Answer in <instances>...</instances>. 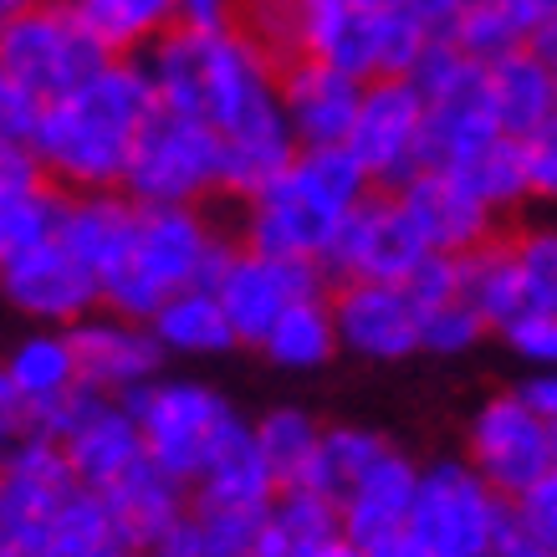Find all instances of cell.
<instances>
[{
    "label": "cell",
    "mask_w": 557,
    "mask_h": 557,
    "mask_svg": "<svg viewBox=\"0 0 557 557\" xmlns=\"http://www.w3.org/2000/svg\"><path fill=\"white\" fill-rule=\"evenodd\" d=\"M159 92L144 62H108L77 92L41 108L32 149L51 185L83 195V189H123L128 159L138 149L144 123L153 119Z\"/></svg>",
    "instance_id": "cell-1"
},
{
    "label": "cell",
    "mask_w": 557,
    "mask_h": 557,
    "mask_svg": "<svg viewBox=\"0 0 557 557\" xmlns=\"http://www.w3.org/2000/svg\"><path fill=\"white\" fill-rule=\"evenodd\" d=\"M373 189L379 185L348 149H297L287 170L240 205V246L322 267L348 215Z\"/></svg>",
    "instance_id": "cell-2"
},
{
    "label": "cell",
    "mask_w": 557,
    "mask_h": 557,
    "mask_svg": "<svg viewBox=\"0 0 557 557\" xmlns=\"http://www.w3.org/2000/svg\"><path fill=\"white\" fill-rule=\"evenodd\" d=\"M236 240L205 215V205H138L134 246L102 276V307L149 322L159 307L195 287H215Z\"/></svg>",
    "instance_id": "cell-3"
},
{
    "label": "cell",
    "mask_w": 557,
    "mask_h": 557,
    "mask_svg": "<svg viewBox=\"0 0 557 557\" xmlns=\"http://www.w3.org/2000/svg\"><path fill=\"white\" fill-rule=\"evenodd\" d=\"M128 405L138 414L149 460L189 491L200 486V475L251 430V420L205 379H170L164 373L149 388H138Z\"/></svg>",
    "instance_id": "cell-4"
},
{
    "label": "cell",
    "mask_w": 557,
    "mask_h": 557,
    "mask_svg": "<svg viewBox=\"0 0 557 557\" xmlns=\"http://www.w3.org/2000/svg\"><path fill=\"white\" fill-rule=\"evenodd\" d=\"M430 41H435V36L424 32L405 5L363 11L354 0H307L302 57L327 62V67L358 77V83L409 77Z\"/></svg>",
    "instance_id": "cell-5"
},
{
    "label": "cell",
    "mask_w": 557,
    "mask_h": 557,
    "mask_svg": "<svg viewBox=\"0 0 557 557\" xmlns=\"http://www.w3.org/2000/svg\"><path fill=\"white\" fill-rule=\"evenodd\" d=\"M511 502L466 456H435L420 466V491L405 537L424 557H491Z\"/></svg>",
    "instance_id": "cell-6"
},
{
    "label": "cell",
    "mask_w": 557,
    "mask_h": 557,
    "mask_svg": "<svg viewBox=\"0 0 557 557\" xmlns=\"http://www.w3.org/2000/svg\"><path fill=\"white\" fill-rule=\"evenodd\" d=\"M225 180V144L205 119L153 108L123 174V195L138 205H205Z\"/></svg>",
    "instance_id": "cell-7"
},
{
    "label": "cell",
    "mask_w": 557,
    "mask_h": 557,
    "mask_svg": "<svg viewBox=\"0 0 557 557\" xmlns=\"http://www.w3.org/2000/svg\"><path fill=\"white\" fill-rule=\"evenodd\" d=\"M113 62L108 51L83 32L72 5H32L0 32V67L11 72L41 108L67 98L77 87Z\"/></svg>",
    "instance_id": "cell-8"
},
{
    "label": "cell",
    "mask_w": 557,
    "mask_h": 557,
    "mask_svg": "<svg viewBox=\"0 0 557 557\" xmlns=\"http://www.w3.org/2000/svg\"><path fill=\"white\" fill-rule=\"evenodd\" d=\"M460 456L471 460L507 502H522L527 491L542 486L557 471V435L517 388H502V394H486L471 409Z\"/></svg>",
    "instance_id": "cell-9"
},
{
    "label": "cell",
    "mask_w": 557,
    "mask_h": 557,
    "mask_svg": "<svg viewBox=\"0 0 557 557\" xmlns=\"http://www.w3.org/2000/svg\"><path fill=\"white\" fill-rule=\"evenodd\" d=\"M41 435L62 445L77 486L87 491H108L113 481H123L134 466L149 460L134 405L113 399V394H98V388H77L72 399L47 409L41 414Z\"/></svg>",
    "instance_id": "cell-10"
},
{
    "label": "cell",
    "mask_w": 557,
    "mask_h": 557,
    "mask_svg": "<svg viewBox=\"0 0 557 557\" xmlns=\"http://www.w3.org/2000/svg\"><path fill=\"white\" fill-rule=\"evenodd\" d=\"M322 292H333L322 267L287 261V256H267V251H256V246H240V240L215 276V297L225 307L231 327H236L240 348H261L267 333L287 318L292 307L307 302V297H322Z\"/></svg>",
    "instance_id": "cell-11"
},
{
    "label": "cell",
    "mask_w": 557,
    "mask_h": 557,
    "mask_svg": "<svg viewBox=\"0 0 557 557\" xmlns=\"http://www.w3.org/2000/svg\"><path fill=\"white\" fill-rule=\"evenodd\" d=\"M424 134H430V113H424L420 87L409 77H379L363 87V108H358L348 153L369 170L379 189H405L414 174H424Z\"/></svg>",
    "instance_id": "cell-12"
},
{
    "label": "cell",
    "mask_w": 557,
    "mask_h": 557,
    "mask_svg": "<svg viewBox=\"0 0 557 557\" xmlns=\"http://www.w3.org/2000/svg\"><path fill=\"white\" fill-rule=\"evenodd\" d=\"M424 256L435 251L424 246L405 200L394 189H373L338 231L322 271H327V282H399L405 287L409 276L424 267Z\"/></svg>",
    "instance_id": "cell-13"
},
{
    "label": "cell",
    "mask_w": 557,
    "mask_h": 557,
    "mask_svg": "<svg viewBox=\"0 0 557 557\" xmlns=\"http://www.w3.org/2000/svg\"><path fill=\"white\" fill-rule=\"evenodd\" d=\"M0 302L32 327H77L102 307V282L62 240H47L0 261Z\"/></svg>",
    "instance_id": "cell-14"
},
{
    "label": "cell",
    "mask_w": 557,
    "mask_h": 557,
    "mask_svg": "<svg viewBox=\"0 0 557 557\" xmlns=\"http://www.w3.org/2000/svg\"><path fill=\"white\" fill-rule=\"evenodd\" d=\"M333 322L343 354L363 363H405L420 354V302L399 282H333Z\"/></svg>",
    "instance_id": "cell-15"
},
{
    "label": "cell",
    "mask_w": 557,
    "mask_h": 557,
    "mask_svg": "<svg viewBox=\"0 0 557 557\" xmlns=\"http://www.w3.org/2000/svg\"><path fill=\"white\" fill-rule=\"evenodd\" d=\"M77 343V363H83V388L113 394V399H134L138 388H149L153 379H164V348L153 338L149 322L123 318L98 307L92 318L72 327Z\"/></svg>",
    "instance_id": "cell-16"
},
{
    "label": "cell",
    "mask_w": 557,
    "mask_h": 557,
    "mask_svg": "<svg viewBox=\"0 0 557 557\" xmlns=\"http://www.w3.org/2000/svg\"><path fill=\"white\" fill-rule=\"evenodd\" d=\"M420 466L409 450L388 445L354 486L343 491L338 522L343 542H354L358 553H379L388 542H399L409 532V511H414V491H420Z\"/></svg>",
    "instance_id": "cell-17"
},
{
    "label": "cell",
    "mask_w": 557,
    "mask_h": 557,
    "mask_svg": "<svg viewBox=\"0 0 557 557\" xmlns=\"http://www.w3.org/2000/svg\"><path fill=\"white\" fill-rule=\"evenodd\" d=\"M363 87L369 83L327 62H312V57L282 67V113L292 123L297 149H348L358 108H363Z\"/></svg>",
    "instance_id": "cell-18"
},
{
    "label": "cell",
    "mask_w": 557,
    "mask_h": 557,
    "mask_svg": "<svg viewBox=\"0 0 557 557\" xmlns=\"http://www.w3.org/2000/svg\"><path fill=\"white\" fill-rule=\"evenodd\" d=\"M394 195L405 200L409 220L420 225L424 246L435 256H471L475 246L496 240V215L460 185L456 174L424 170V174H414L405 189H394Z\"/></svg>",
    "instance_id": "cell-19"
},
{
    "label": "cell",
    "mask_w": 557,
    "mask_h": 557,
    "mask_svg": "<svg viewBox=\"0 0 557 557\" xmlns=\"http://www.w3.org/2000/svg\"><path fill=\"white\" fill-rule=\"evenodd\" d=\"M134 231H138V200H128L123 189H83V195H67V200H62L57 240H62L98 282L108 271L123 267V256L134 246Z\"/></svg>",
    "instance_id": "cell-20"
},
{
    "label": "cell",
    "mask_w": 557,
    "mask_h": 557,
    "mask_svg": "<svg viewBox=\"0 0 557 557\" xmlns=\"http://www.w3.org/2000/svg\"><path fill=\"white\" fill-rule=\"evenodd\" d=\"M98 496L134 553H149L174 522L189 517V486H180V481H174L170 471H159L153 460L134 466L123 481H113V486L98 491Z\"/></svg>",
    "instance_id": "cell-21"
},
{
    "label": "cell",
    "mask_w": 557,
    "mask_h": 557,
    "mask_svg": "<svg viewBox=\"0 0 557 557\" xmlns=\"http://www.w3.org/2000/svg\"><path fill=\"white\" fill-rule=\"evenodd\" d=\"M0 369L5 379L21 388V399L47 414L62 399H72L83 388V363H77V343H72V327H26L5 354H0Z\"/></svg>",
    "instance_id": "cell-22"
},
{
    "label": "cell",
    "mask_w": 557,
    "mask_h": 557,
    "mask_svg": "<svg viewBox=\"0 0 557 557\" xmlns=\"http://www.w3.org/2000/svg\"><path fill=\"white\" fill-rule=\"evenodd\" d=\"M83 32L119 62H144L170 32H180L174 0H72Z\"/></svg>",
    "instance_id": "cell-23"
},
{
    "label": "cell",
    "mask_w": 557,
    "mask_h": 557,
    "mask_svg": "<svg viewBox=\"0 0 557 557\" xmlns=\"http://www.w3.org/2000/svg\"><path fill=\"white\" fill-rule=\"evenodd\" d=\"M491 77V113L507 138H532L557 123V72H547L532 51H517L507 62L486 67Z\"/></svg>",
    "instance_id": "cell-24"
},
{
    "label": "cell",
    "mask_w": 557,
    "mask_h": 557,
    "mask_svg": "<svg viewBox=\"0 0 557 557\" xmlns=\"http://www.w3.org/2000/svg\"><path fill=\"white\" fill-rule=\"evenodd\" d=\"M149 327L170 358H220V354H231V348H240L215 287H195V292L170 297L149 318Z\"/></svg>",
    "instance_id": "cell-25"
},
{
    "label": "cell",
    "mask_w": 557,
    "mask_h": 557,
    "mask_svg": "<svg viewBox=\"0 0 557 557\" xmlns=\"http://www.w3.org/2000/svg\"><path fill=\"white\" fill-rule=\"evenodd\" d=\"M256 354L267 358L271 369H282V373H318V369H327V363L343 354L338 322H333V297L322 292V297L297 302L287 318L271 327L267 343H261Z\"/></svg>",
    "instance_id": "cell-26"
},
{
    "label": "cell",
    "mask_w": 557,
    "mask_h": 557,
    "mask_svg": "<svg viewBox=\"0 0 557 557\" xmlns=\"http://www.w3.org/2000/svg\"><path fill=\"white\" fill-rule=\"evenodd\" d=\"M282 496V481L256 450L251 430L225 450V456L200 475V486L189 491V507H225V511H271Z\"/></svg>",
    "instance_id": "cell-27"
},
{
    "label": "cell",
    "mask_w": 557,
    "mask_h": 557,
    "mask_svg": "<svg viewBox=\"0 0 557 557\" xmlns=\"http://www.w3.org/2000/svg\"><path fill=\"white\" fill-rule=\"evenodd\" d=\"M460 297L491 322V333H502L517 312H527L522 271L511 256V236H496L486 246H475L471 256H460Z\"/></svg>",
    "instance_id": "cell-28"
},
{
    "label": "cell",
    "mask_w": 557,
    "mask_h": 557,
    "mask_svg": "<svg viewBox=\"0 0 557 557\" xmlns=\"http://www.w3.org/2000/svg\"><path fill=\"white\" fill-rule=\"evenodd\" d=\"M322 430H327V424H322L312 409H302V405H271V409H261V414L251 420L256 450H261V460L271 466V475L282 481V491L302 486L307 481L312 460H318Z\"/></svg>",
    "instance_id": "cell-29"
},
{
    "label": "cell",
    "mask_w": 557,
    "mask_h": 557,
    "mask_svg": "<svg viewBox=\"0 0 557 557\" xmlns=\"http://www.w3.org/2000/svg\"><path fill=\"white\" fill-rule=\"evenodd\" d=\"M134 553L128 542H123V532L113 527V517H108V507H102L98 491L77 486L67 496V507L51 517L47 537H41V547H36V557H123Z\"/></svg>",
    "instance_id": "cell-30"
},
{
    "label": "cell",
    "mask_w": 557,
    "mask_h": 557,
    "mask_svg": "<svg viewBox=\"0 0 557 557\" xmlns=\"http://www.w3.org/2000/svg\"><path fill=\"white\" fill-rule=\"evenodd\" d=\"M445 174H456L460 185L471 189L475 200L486 205L496 220L511 215V210H522V205L532 200V185H527L522 138H507V134L491 138L481 153H471L466 164H456V170H445Z\"/></svg>",
    "instance_id": "cell-31"
},
{
    "label": "cell",
    "mask_w": 557,
    "mask_h": 557,
    "mask_svg": "<svg viewBox=\"0 0 557 557\" xmlns=\"http://www.w3.org/2000/svg\"><path fill=\"white\" fill-rule=\"evenodd\" d=\"M388 445H394V440L369 430V424H327V430H322V445H318V460H312V471H307L302 486L343 502V491L354 486Z\"/></svg>",
    "instance_id": "cell-32"
},
{
    "label": "cell",
    "mask_w": 557,
    "mask_h": 557,
    "mask_svg": "<svg viewBox=\"0 0 557 557\" xmlns=\"http://www.w3.org/2000/svg\"><path fill=\"white\" fill-rule=\"evenodd\" d=\"M267 532L292 542V547H327V542L343 537L338 502L322 496V491H312V486H287L276 496V507H271Z\"/></svg>",
    "instance_id": "cell-33"
},
{
    "label": "cell",
    "mask_w": 557,
    "mask_h": 557,
    "mask_svg": "<svg viewBox=\"0 0 557 557\" xmlns=\"http://www.w3.org/2000/svg\"><path fill=\"white\" fill-rule=\"evenodd\" d=\"M267 51L276 67L302 62V32H307V0H240V26Z\"/></svg>",
    "instance_id": "cell-34"
},
{
    "label": "cell",
    "mask_w": 557,
    "mask_h": 557,
    "mask_svg": "<svg viewBox=\"0 0 557 557\" xmlns=\"http://www.w3.org/2000/svg\"><path fill=\"white\" fill-rule=\"evenodd\" d=\"M511 256H517V271H522L527 307L557 312V220L517 231L511 236Z\"/></svg>",
    "instance_id": "cell-35"
},
{
    "label": "cell",
    "mask_w": 557,
    "mask_h": 557,
    "mask_svg": "<svg viewBox=\"0 0 557 557\" xmlns=\"http://www.w3.org/2000/svg\"><path fill=\"white\" fill-rule=\"evenodd\" d=\"M491 333V322L475 312L466 297L456 302H440V307H424V322H420V354H435V358H466L481 348V338Z\"/></svg>",
    "instance_id": "cell-36"
},
{
    "label": "cell",
    "mask_w": 557,
    "mask_h": 557,
    "mask_svg": "<svg viewBox=\"0 0 557 557\" xmlns=\"http://www.w3.org/2000/svg\"><path fill=\"white\" fill-rule=\"evenodd\" d=\"M450 41H456L471 62H481V67H496V62H507V57L527 51V36L517 32L491 0H475L471 11L460 16V26L450 32Z\"/></svg>",
    "instance_id": "cell-37"
},
{
    "label": "cell",
    "mask_w": 557,
    "mask_h": 557,
    "mask_svg": "<svg viewBox=\"0 0 557 557\" xmlns=\"http://www.w3.org/2000/svg\"><path fill=\"white\" fill-rule=\"evenodd\" d=\"M200 542L210 557H256L261 537H267L271 511H225V507H189Z\"/></svg>",
    "instance_id": "cell-38"
},
{
    "label": "cell",
    "mask_w": 557,
    "mask_h": 557,
    "mask_svg": "<svg viewBox=\"0 0 557 557\" xmlns=\"http://www.w3.org/2000/svg\"><path fill=\"white\" fill-rule=\"evenodd\" d=\"M502 343L511 348V358H522L532 373H553L557 369V312L527 307L502 327Z\"/></svg>",
    "instance_id": "cell-39"
},
{
    "label": "cell",
    "mask_w": 557,
    "mask_h": 557,
    "mask_svg": "<svg viewBox=\"0 0 557 557\" xmlns=\"http://www.w3.org/2000/svg\"><path fill=\"white\" fill-rule=\"evenodd\" d=\"M41 189H51V174L41 170L32 144L26 138H0V215L26 205Z\"/></svg>",
    "instance_id": "cell-40"
},
{
    "label": "cell",
    "mask_w": 557,
    "mask_h": 557,
    "mask_svg": "<svg viewBox=\"0 0 557 557\" xmlns=\"http://www.w3.org/2000/svg\"><path fill=\"white\" fill-rule=\"evenodd\" d=\"M36 435H41V414L21 399V388L5 379V369H0V466L11 456H21Z\"/></svg>",
    "instance_id": "cell-41"
},
{
    "label": "cell",
    "mask_w": 557,
    "mask_h": 557,
    "mask_svg": "<svg viewBox=\"0 0 557 557\" xmlns=\"http://www.w3.org/2000/svg\"><path fill=\"white\" fill-rule=\"evenodd\" d=\"M409 297L424 307H440V302H456L460 297V256H424V267L414 271L405 282Z\"/></svg>",
    "instance_id": "cell-42"
},
{
    "label": "cell",
    "mask_w": 557,
    "mask_h": 557,
    "mask_svg": "<svg viewBox=\"0 0 557 557\" xmlns=\"http://www.w3.org/2000/svg\"><path fill=\"white\" fill-rule=\"evenodd\" d=\"M522 153H527V185H532V200L557 205V123H547L542 134L527 138Z\"/></svg>",
    "instance_id": "cell-43"
},
{
    "label": "cell",
    "mask_w": 557,
    "mask_h": 557,
    "mask_svg": "<svg viewBox=\"0 0 557 557\" xmlns=\"http://www.w3.org/2000/svg\"><path fill=\"white\" fill-rule=\"evenodd\" d=\"M36 119H41V102L0 67V138H26V144H32Z\"/></svg>",
    "instance_id": "cell-44"
},
{
    "label": "cell",
    "mask_w": 557,
    "mask_h": 557,
    "mask_svg": "<svg viewBox=\"0 0 557 557\" xmlns=\"http://www.w3.org/2000/svg\"><path fill=\"white\" fill-rule=\"evenodd\" d=\"M180 32H236L240 26V0H174Z\"/></svg>",
    "instance_id": "cell-45"
},
{
    "label": "cell",
    "mask_w": 557,
    "mask_h": 557,
    "mask_svg": "<svg viewBox=\"0 0 557 557\" xmlns=\"http://www.w3.org/2000/svg\"><path fill=\"white\" fill-rule=\"evenodd\" d=\"M41 537H47V527L32 522V517L0 491V557H36Z\"/></svg>",
    "instance_id": "cell-46"
},
{
    "label": "cell",
    "mask_w": 557,
    "mask_h": 557,
    "mask_svg": "<svg viewBox=\"0 0 557 557\" xmlns=\"http://www.w3.org/2000/svg\"><path fill=\"white\" fill-rule=\"evenodd\" d=\"M491 557H557V547L542 537L537 527H532L522 511H517V502H511L507 522H502V532H496V547H491Z\"/></svg>",
    "instance_id": "cell-47"
},
{
    "label": "cell",
    "mask_w": 557,
    "mask_h": 557,
    "mask_svg": "<svg viewBox=\"0 0 557 557\" xmlns=\"http://www.w3.org/2000/svg\"><path fill=\"white\" fill-rule=\"evenodd\" d=\"M399 5H405L409 16L420 21L430 36H450L460 26V16L471 11L475 0H399Z\"/></svg>",
    "instance_id": "cell-48"
},
{
    "label": "cell",
    "mask_w": 557,
    "mask_h": 557,
    "mask_svg": "<svg viewBox=\"0 0 557 557\" xmlns=\"http://www.w3.org/2000/svg\"><path fill=\"white\" fill-rule=\"evenodd\" d=\"M517 511H522L527 522L537 527L542 537H547V542H553V547H557V471L547 475L542 486H532V491H527L522 502H517Z\"/></svg>",
    "instance_id": "cell-49"
},
{
    "label": "cell",
    "mask_w": 557,
    "mask_h": 557,
    "mask_svg": "<svg viewBox=\"0 0 557 557\" xmlns=\"http://www.w3.org/2000/svg\"><path fill=\"white\" fill-rule=\"evenodd\" d=\"M491 5H496V11H502V16H507L527 41H532L537 26H547V21L557 16V0H491Z\"/></svg>",
    "instance_id": "cell-50"
},
{
    "label": "cell",
    "mask_w": 557,
    "mask_h": 557,
    "mask_svg": "<svg viewBox=\"0 0 557 557\" xmlns=\"http://www.w3.org/2000/svg\"><path fill=\"white\" fill-rule=\"evenodd\" d=\"M517 394H522L527 405L542 414V424L557 435V369L553 373H527L522 384H517Z\"/></svg>",
    "instance_id": "cell-51"
},
{
    "label": "cell",
    "mask_w": 557,
    "mask_h": 557,
    "mask_svg": "<svg viewBox=\"0 0 557 557\" xmlns=\"http://www.w3.org/2000/svg\"><path fill=\"white\" fill-rule=\"evenodd\" d=\"M144 557H210L200 542V527H195V517H185V522H174L164 537L153 542Z\"/></svg>",
    "instance_id": "cell-52"
},
{
    "label": "cell",
    "mask_w": 557,
    "mask_h": 557,
    "mask_svg": "<svg viewBox=\"0 0 557 557\" xmlns=\"http://www.w3.org/2000/svg\"><path fill=\"white\" fill-rule=\"evenodd\" d=\"M527 51H532V57H537V62H542L547 72H557V16L547 21V26H537V32H532Z\"/></svg>",
    "instance_id": "cell-53"
},
{
    "label": "cell",
    "mask_w": 557,
    "mask_h": 557,
    "mask_svg": "<svg viewBox=\"0 0 557 557\" xmlns=\"http://www.w3.org/2000/svg\"><path fill=\"white\" fill-rule=\"evenodd\" d=\"M333 547V542H327ZM256 557H322V547H292V542H282V537H261V547H256Z\"/></svg>",
    "instance_id": "cell-54"
},
{
    "label": "cell",
    "mask_w": 557,
    "mask_h": 557,
    "mask_svg": "<svg viewBox=\"0 0 557 557\" xmlns=\"http://www.w3.org/2000/svg\"><path fill=\"white\" fill-rule=\"evenodd\" d=\"M32 5H41V0H0V32H5L16 16H26Z\"/></svg>",
    "instance_id": "cell-55"
},
{
    "label": "cell",
    "mask_w": 557,
    "mask_h": 557,
    "mask_svg": "<svg viewBox=\"0 0 557 557\" xmlns=\"http://www.w3.org/2000/svg\"><path fill=\"white\" fill-rule=\"evenodd\" d=\"M363 557H424V553L409 537H399V542H388V547H379V553H363Z\"/></svg>",
    "instance_id": "cell-56"
},
{
    "label": "cell",
    "mask_w": 557,
    "mask_h": 557,
    "mask_svg": "<svg viewBox=\"0 0 557 557\" xmlns=\"http://www.w3.org/2000/svg\"><path fill=\"white\" fill-rule=\"evenodd\" d=\"M354 5H363V11H388V5H399V0H354Z\"/></svg>",
    "instance_id": "cell-57"
},
{
    "label": "cell",
    "mask_w": 557,
    "mask_h": 557,
    "mask_svg": "<svg viewBox=\"0 0 557 557\" xmlns=\"http://www.w3.org/2000/svg\"><path fill=\"white\" fill-rule=\"evenodd\" d=\"M123 557H144V553H123Z\"/></svg>",
    "instance_id": "cell-58"
}]
</instances>
